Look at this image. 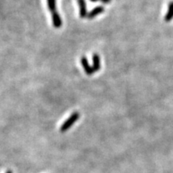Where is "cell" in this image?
Wrapping results in <instances>:
<instances>
[{
	"label": "cell",
	"mask_w": 173,
	"mask_h": 173,
	"mask_svg": "<svg viewBox=\"0 0 173 173\" xmlns=\"http://www.w3.org/2000/svg\"><path fill=\"white\" fill-rule=\"evenodd\" d=\"M79 116H80V115H79V113L78 112V111H75V112L72 113V114L69 116L68 119H67V120L62 124V126H61V132H65V131H67V130H69V129L73 126L74 123L79 120Z\"/></svg>",
	"instance_id": "cell-1"
},
{
	"label": "cell",
	"mask_w": 173,
	"mask_h": 173,
	"mask_svg": "<svg viewBox=\"0 0 173 173\" xmlns=\"http://www.w3.org/2000/svg\"><path fill=\"white\" fill-rule=\"evenodd\" d=\"M52 14V23L55 28H60L62 26V19L59 15V12L57 11H54Z\"/></svg>",
	"instance_id": "cell-2"
},
{
	"label": "cell",
	"mask_w": 173,
	"mask_h": 173,
	"mask_svg": "<svg viewBox=\"0 0 173 173\" xmlns=\"http://www.w3.org/2000/svg\"><path fill=\"white\" fill-rule=\"evenodd\" d=\"M81 64L83 66V69H84V72L86 75L91 76L92 74L94 73V71L92 69V67L90 66L88 63V60L86 58V56H82L81 58Z\"/></svg>",
	"instance_id": "cell-3"
},
{
	"label": "cell",
	"mask_w": 173,
	"mask_h": 173,
	"mask_svg": "<svg viewBox=\"0 0 173 173\" xmlns=\"http://www.w3.org/2000/svg\"><path fill=\"white\" fill-rule=\"evenodd\" d=\"M103 11H104V7H102V6H98V7H95L93 10H91L89 13H87L86 17H87L89 19H92V18H96V16H98L99 15L103 13Z\"/></svg>",
	"instance_id": "cell-4"
},
{
	"label": "cell",
	"mask_w": 173,
	"mask_h": 173,
	"mask_svg": "<svg viewBox=\"0 0 173 173\" xmlns=\"http://www.w3.org/2000/svg\"><path fill=\"white\" fill-rule=\"evenodd\" d=\"M78 4L79 6V16H80V18H85L87 15L85 0H78Z\"/></svg>",
	"instance_id": "cell-5"
},
{
	"label": "cell",
	"mask_w": 173,
	"mask_h": 173,
	"mask_svg": "<svg viewBox=\"0 0 173 173\" xmlns=\"http://www.w3.org/2000/svg\"><path fill=\"white\" fill-rule=\"evenodd\" d=\"M92 61H93V66H92V69L94 71V72H97L98 71H100V55L98 54H94L92 56Z\"/></svg>",
	"instance_id": "cell-6"
},
{
	"label": "cell",
	"mask_w": 173,
	"mask_h": 173,
	"mask_svg": "<svg viewBox=\"0 0 173 173\" xmlns=\"http://www.w3.org/2000/svg\"><path fill=\"white\" fill-rule=\"evenodd\" d=\"M173 18V2H171L168 5V12L166 14L165 17H164V20L165 22H168L172 20Z\"/></svg>",
	"instance_id": "cell-7"
},
{
	"label": "cell",
	"mask_w": 173,
	"mask_h": 173,
	"mask_svg": "<svg viewBox=\"0 0 173 173\" xmlns=\"http://www.w3.org/2000/svg\"><path fill=\"white\" fill-rule=\"evenodd\" d=\"M47 7L51 13L56 11V0H47Z\"/></svg>",
	"instance_id": "cell-8"
},
{
	"label": "cell",
	"mask_w": 173,
	"mask_h": 173,
	"mask_svg": "<svg viewBox=\"0 0 173 173\" xmlns=\"http://www.w3.org/2000/svg\"><path fill=\"white\" fill-rule=\"evenodd\" d=\"M100 1H101L102 2H103V3L107 4V3H110L111 0H100Z\"/></svg>",
	"instance_id": "cell-9"
},
{
	"label": "cell",
	"mask_w": 173,
	"mask_h": 173,
	"mask_svg": "<svg viewBox=\"0 0 173 173\" xmlns=\"http://www.w3.org/2000/svg\"><path fill=\"white\" fill-rule=\"evenodd\" d=\"M91 1L93 2H98V1H100V0H91Z\"/></svg>",
	"instance_id": "cell-10"
},
{
	"label": "cell",
	"mask_w": 173,
	"mask_h": 173,
	"mask_svg": "<svg viewBox=\"0 0 173 173\" xmlns=\"http://www.w3.org/2000/svg\"><path fill=\"white\" fill-rule=\"evenodd\" d=\"M6 173H12V171H10V170H8V171H6Z\"/></svg>",
	"instance_id": "cell-11"
}]
</instances>
